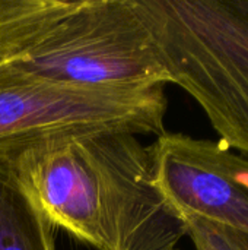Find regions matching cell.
Masks as SVG:
<instances>
[{"label":"cell","instance_id":"obj_7","mask_svg":"<svg viewBox=\"0 0 248 250\" xmlns=\"http://www.w3.org/2000/svg\"><path fill=\"white\" fill-rule=\"evenodd\" d=\"M181 218L196 250H248V234L194 215H183Z\"/></svg>","mask_w":248,"mask_h":250},{"label":"cell","instance_id":"obj_6","mask_svg":"<svg viewBox=\"0 0 248 250\" xmlns=\"http://www.w3.org/2000/svg\"><path fill=\"white\" fill-rule=\"evenodd\" d=\"M0 250H56L54 227L0 160Z\"/></svg>","mask_w":248,"mask_h":250},{"label":"cell","instance_id":"obj_4","mask_svg":"<svg viewBox=\"0 0 248 250\" xmlns=\"http://www.w3.org/2000/svg\"><path fill=\"white\" fill-rule=\"evenodd\" d=\"M165 85L73 86L0 63V160L98 132L165 133Z\"/></svg>","mask_w":248,"mask_h":250},{"label":"cell","instance_id":"obj_3","mask_svg":"<svg viewBox=\"0 0 248 250\" xmlns=\"http://www.w3.org/2000/svg\"><path fill=\"white\" fill-rule=\"evenodd\" d=\"M167 83L248 155V0H132Z\"/></svg>","mask_w":248,"mask_h":250},{"label":"cell","instance_id":"obj_2","mask_svg":"<svg viewBox=\"0 0 248 250\" xmlns=\"http://www.w3.org/2000/svg\"><path fill=\"white\" fill-rule=\"evenodd\" d=\"M0 63L73 86L167 85L132 0H0Z\"/></svg>","mask_w":248,"mask_h":250},{"label":"cell","instance_id":"obj_5","mask_svg":"<svg viewBox=\"0 0 248 250\" xmlns=\"http://www.w3.org/2000/svg\"><path fill=\"white\" fill-rule=\"evenodd\" d=\"M158 189L174 211L248 234V155L224 141L165 132L149 145Z\"/></svg>","mask_w":248,"mask_h":250},{"label":"cell","instance_id":"obj_1","mask_svg":"<svg viewBox=\"0 0 248 250\" xmlns=\"http://www.w3.org/2000/svg\"><path fill=\"white\" fill-rule=\"evenodd\" d=\"M12 170L53 227L96 250H178L187 229L158 189L151 148L130 132L35 145Z\"/></svg>","mask_w":248,"mask_h":250}]
</instances>
